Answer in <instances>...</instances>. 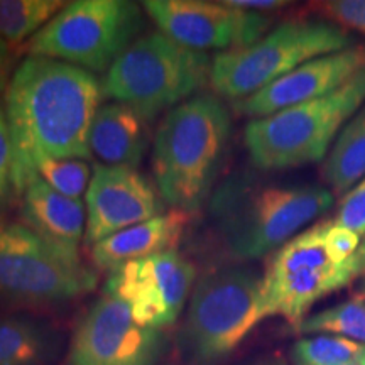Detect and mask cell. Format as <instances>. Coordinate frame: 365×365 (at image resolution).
<instances>
[{"mask_svg":"<svg viewBox=\"0 0 365 365\" xmlns=\"http://www.w3.org/2000/svg\"><path fill=\"white\" fill-rule=\"evenodd\" d=\"M102 95L103 85L83 68L49 58L24 59L7 86L12 173L33 154L88 161Z\"/></svg>","mask_w":365,"mask_h":365,"instance_id":"6da1fadb","label":"cell"},{"mask_svg":"<svg viewBox=\"0 0 365 365\" xmlns=\"http://www.w3.org/2000/svg\"><path fill=\"white\" fill-rule=\"evenodd\" d=\"M333 205L322 186H282L235 173L213 190L210 217L235 261H254L282 247Z\"/></svg>","mask_w":365,"mask_h":365,"instance_id":"7a4b0ae2","label":"cell"},{"mask_svg":"<svg viewBox=\"0 0 365 365\" xmlns=\"http://www.w3.org/2000/svg\"><path fill=\"white\" fill-rule=\"evenodd\" d=\"M230 129V113L215 95H195L164 115L153 148V171L164 202L188 215L203 207Z\"/></svg>","mask_w":365,"mask_h":365,"instance_id":"3957f363","label":"cell"},{"mask_svg":"<svg viewBox=\"0 0 365 365\" xmlns=\"http://www.w3.org/2000/svg\"><path fill=\"white\" fill-rule=\"evenodd\" d=\"M364 105L365 68L325 97L254 118L244 132L250 163L262 171H277L322 161Z\"/></svg>","mask_w":365,"mask_h":365,"instance_id":"277c9868","label":"cell"},{"mask_svg":"<svg viewBox=\"0 0 365 365\" xmlns=\"http://www.w3.org/2000/svg\"><path fill=\"white\" fill-rule=\"evenodd\" d=\"M266 319L262 276L245 266L208 272L196 282L178 350L190 365H215L228 357Z\"/></svg>","mask_w":365,"mask_h":365,"instance_id":"5b68a950","label":"cell"},{"mask_svg":"<svg viewBox=\"0 0 365 365\" xmlns=\"http://www.w3.org/2000/svg\"><path fill=\"white\" fill-rule=\"evenodd\" d=\"M212 61L205 53L178 44L163 33L137 38L107 70L103 93L130 105L150 122L191 98L210 80Z\"/></svg>","mask_w":365,"mask_h":365,"instance_id":"8992f818","label":"cell"},{"mask_svg":"<svg viewBox=\"0 0 365 365\" xmlns=\"http://www.w3.org/2000/svg\"><path fill=\"white\" fill-rule=\"evenodd\" d=\"M352 44L349 31L330 21H286L252 46L218 53L212 61L210 81L218 95L239 102L304 63Z\"/></svg>","mask_w":365,"mask_h":365,"instance_id":"52a82bcc","label":"cell"},{"mask_svg":"<svg viewBox=\"0 0 365 365\" xmlns=\"http://www.w3.org/2000/svg\"><path fill=\"white\" fill-rule=\"evenodd\" d=\"M140 27L143 14L134 2L76 0L22 48L29 56L63 59L86 71H103L134 43Z\"/></svg>","mask_w":365,"mask_h":365,"instance_id":"ba28073f","label":"cell"},{"mask_svg":"<svg viewBox=\"0 0 365 365\" xmlns=\"http://www.w3.org/2000/svg\"><path fill=\"white\" fill-rule=\"evenodd\" d=\"M97 286V274L63 255L24 223L0 218V301L66 303Z\"/></svg>","mask_w":365,"mask_h":365,"instance_id":"9c48e42d","label":"cell"},{"mask_svg":"<svg viewBox=\"0 0 365 365\" xmlns=\"http://www.w3.org/2000/svg\"><path fill=\"white\" fill-rule=\"evenodd\" d=\"M166 352L161 330L140 325L125 303L103 293L76 325L66 365H158Z\"/></svg>","mask_w":365,"mask_h":365,"instance_id":"30bf717a","label":"cell"},{"mask_svg":"<svg viewBox=\"0 0 365 365\" xmlns=\"http://www.w3.org/2000/svg\"><path fill=\"white\" fill-rule=\"evenodd\" d=\"M195 281L193 264L173 249L117 267L103 291L125 303L140 325L163 330L178 322Z\"/></svg>","mask_w":365,"mask_h":365,"instance_id":"8fae6325","label":"cell"},{"mask_svg":"<svg viewBox=\"0 0 365 365\" xmlns=\"http://www.w3.org/2000/svg\"><path fill=\"white\" fill-rule=\"evenodd\" d=\"M145 12L163 34L193 51L240 49L262 39L272 16L207 0H148Z\"/></svg>","mask_w":365,"mask_h":365,"instance_id":"7c38bea8","label":"cell"},{"mask_svg":"<svg viewBox=\"0 0 365 365\" xmlns=\"http://www.w3.org/2000/svg\"><path fill=\"white\" fill-rule=\"evenodd\" d=\"M161 213V196L148 178L134 168L97 164L86 190L85 244L90 247Z\"/></svg>","mask_w":365,"mask_h":365,"instance_id":"4fadbf2b","label":"cell"},{"mask_svg":"<svg viewBox=\"0 0 365 365\" xmlns=\"http://www.w3.org/2000/svg\"><path fill=\"white\" fill-rule=\"evenodd\" d=\"M364 68L365 46L360 44L314 58L272 81L257 93L235 102V112L254 118L272 115L294 105L325 97L352 80Z\"/></svg>","mask_w":365,"mask_h":365,"instance_id":"5bb4252c","label":"cell"},{"mask_svg":"<svg viewBox=\"0 0 365 365\" xmlns=\"http://www.w3.org/2000/svg\"><path fill=\"white\" fill-rule=\"evenodd\" d=\"M365 274V242L357 254L344 264L317 271H303L277 279H266L262 276V304L264 317H282L294 328L307 318L308 309L325 296Z\"/></svg>","mask_w":365,"mask_h":365,"instance_id":"9a60e30c","label":"cell"},{"mask_svg":"<svg viewBox=\"0 0 365 365\" xmlns=\"http://www.w3.org/2000/svg\"><path fill=\"white\" fill-rule=\"evenodd\" d=\"M24 225L63 255L80 261L78 244L86 230V208L81 200L58 193L39 178L21 190Z\"/></svg>","mask_w":365,"mask_h":365,"instance_id":"2e32d148","label":"cell"},{"mask_svg":"<svg viewBox=\"0 0 365 365\" xmlns=\"http://www.w3.org/2000/svg\"><path fill=\"white\" fill-rule=\"evenodd\" d=\"M188 218L181 210L164 212L91 245V259L97 267L112 272L127 262L176 249Z\"/></svg>","mask_w":365,"mask_h":365,"instance_id":"e0dca14e","label":"cell"},{"mask_svg":"<svg viewBox=\"0 0 365 365\" xmlns=\"http://www.w3.org/2000/svg\"><path fill=\"white\" fill-rule=\"evenodd\" d=\"M149 143V120L125 103H105L90 130V153L103 166L135 168Z\"/></svg>","mask_w":365,"mask_h":365,"instance_id":"ac0fdd59","label":"cell"},{"mask_svg":"<svg viewBox=\"0 0 365 365\" xmlns=\"http://www.w3.org/2000/svg\"><path fill=\"white\" fill-rule=\"evenodd\" d=\"M56 331L24 317H0V365H49L56 357Z\"/></svg>","mask_w":365,"mask_h":365,"instance_id":"d6986e66","label":"cell"},{"mask_svg":"<svg viewBox=\"0 0 365 365\" xmlns=\"http://www.w3.org/2000/svg\"><path fill=\"white\" fill-rule=\"evenodd\" d=\"M323 175L333 195H345L365 178V105L335 139Z\"/></svg>","mask_w":365,"mask_h":365,"instance_id":"ffe728a7","label":"cell"},{"mask_svg":"<svg viewBox=\"0 0 365 365\" xmlns=\"http://www.w3.org/2000/svg\"><path fill=\"white\" fill-rule=\"evenodd\" d=\"M90 176V164L83 159H61L46 154H33L19 170L12 173V181L17 195L31 178H39L58 193L80 200L81 195L88 190Z\"/></svg>","mask_w":365,"mask_h":365,"instance_id":"44dd1931","label":"cell"},{"mask_svg":"<svg viewBox=\"0 0 365 365\" xmlns=\"http://www.w3.org/2000/svg\"><path fill=\"white\" fill-rule=\"evenodd\" d=\"M330 225V220L318 222L287 240L279 250L272 254L264 277L277 279V277H286L291 274L333 266L325 249V235Z\"/></svg>","mask_w":365,"mask_h":365,"instance_id":"7402d4cb","label":"cell"},{"mask_svg":"<svg viewBox=\"0 0 365 365\" xmlns=\"http://www.w3.org/2000/svg\"><path fill=\"white\" fill-rule=\"evenodd\" d=\"M63 7L61 0H0V39L16 48L38 34Z\"/></svg>","mask_w":365,"mask_h":365,"instance_id":"603a6c76","label":"cell"},{"mask_svg":"<svg viewBox=\"0 0 365 365\" xmlns=\"http://www.w3.org/2000/svg\"><path fill=\"white\" fill-rule=\"evenodd\" d=\"M299 333H323L365 344V299L355 296L352 299L309 314L296 328Z\"/></svg>","mask_w":365,"mask_h":365,"instance_id":"cb8c5ba5","label":"cell"},{"mask_svg":"<svg viewBox=\"0 0 365 365\" xmlns=\"http://www.w3.org/2000/svg\"><path fill=\"white\" fill-rule=\"evenodd\" d=\"M362 344L335 335H317L296 341L291 350V365H345L357 364Z\"/></svg>","mask_w":365,"mask_h":365,"instance_id":"d4e9b609","label":"cell"},{"mask_svg":"<svg viewBox=\"0 0 365 365\" xmlns=\"http://www.w3.org/2000/svg\"><path fill=\"white\" fill-rule=\"evenodd\" d=\"M312 9L325 21L365 34V0H328L313 4Z\"/></svg>","mask_w":365,"mask_h":365,"instance_id":"484cf974","label":"cell"},{"mask_svg":"<svg viewBox=\"0 0 365 365\" xmlns=\"http://www.w3.org/2000/svg\"><path fill=\"white\" fill-rule=\"evenodd\" d=\"M335 222L359 237L365 235V178L341 196Z\"/></svg>","mask_w":365,"mask_h":365,"instance_id":"4316f807","label":"cell"},{"mask_svg":"<svg viewBox=\"0 0 365 365\" xmlns=\"http://www.w3.org/2000/svg\"><path fill=\"white\" fill-rule=\"evenodd\" d=\"M362 245V237L349 228L331 223L325 235V249L333 264H344L352 259Z\"/></svg>","mask_w":365,"mask_h":365,"instance_id":"83f0119b","label":"cell"},{"mask_svg":"<svg viewBox=\"0 0 365 365\" xmlns=\"http://www.w3.org/2000/svg\"><path fill=\"white\" fill-rule=\"evenodd\" d=\"M16 193L12 182V143L7 117L0 110V212L9 207Z\"/></svg>","mask_w":365,"mask_h":365,"instance_id":"f1b7e54d","label":"cell"},{"mask_svg":"<svg viewBox=\"0 0 365 365\" xmlns=\"http://www.w3.org/2000/svg\"><path fill=\"white\" fill-rule=\"evenodd\" d=\"M225 4L250 12H269L289 6V2H281V0H225Z\"/></svg>","mask_w":365,"mask_h":365,"instance_id":"f546056e","label":"cell"},{"mask_svg":"<svg viewBox=\"0 0 365 365\" xmlns=\"http://www.w3.org/2000/svg\"><path fill=\"white\" fill-rule=\"evenodd\" d=\"M14 63V54L12 48L9 46L6 41L0 39V90H4L9 86V76H11V68Z\"/></svg>","mask_w":365,"mask_h":365,"instance_id":"4dcf8cb0","label":"cell"},{"mask_svg":"<svg viewBox=\"0 0 365 365\" xmlns=\"http://www.w3.org/2000/svg\"><path fill=\"white\" fill-rule=\"evenodd\" d=\"M240 365H287V360L282 357L281 354L271 352V354H262L257 357L245 360Z\"/></svg>","mask_w":365,"mask_h":365,"instance_id":"1f68e13d","label":"cell"},{"mask_svg":"<svg viewBox=\"0 0 365 365\" xmlns=\"http://www.w3.org/2000/svg\"><path fill=\"white\" fill-rule=\"evenodd\" d=\"M357 365H365V346H364L362 354H360V357L357 360Z\"/></svg>","mask_w":365,"mask_h":365,"instance_id":"d6a6232c","label":"cell"},{"mask_svg":"<svg viewBox=\"0 0 365 365\" xmlns=\"http://www.w3.org/2000/svg\"><path fill=\"white\" fill-rule=\"evenodd\" d=\"M360 296H362V298L365 299V281H364V286H362V294H360Z\"/></svg>","mask_w":365,"mask_h":365,"instance_id":"836d02e7","label":"cell"},{"mask_svg":"<svg viewBox=\"0 0 365 365\" xmlns=\"http://www.w3.org/2000/svg\"><path fill=\"white\" fill-rule=\"evenodd\" d=\"M345 365H357V364H345Z\"/></svg>","mask_w":365,"mask_h":365,"instance_id":"e575fe53","label":"cell"}]
</instances>
